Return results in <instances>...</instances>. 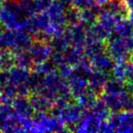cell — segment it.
Instances as JSON below:
<instances>
[{
	"mask_svg": "<svg viewBox=\"0 0 133 133\" xmlns=\"http://www.w3.org/2000/svg\"><path fill=\"white\" fill-rule=\"evenodd\" d=\"M79 15H80V11L78 8H69L66 12V23H69L70 26H74L76 24H78V22H80Z\"/></svg>",
	"mask_w": 133,
	"mask_h": 133,
	"instance_id": "obj_8",
	"label": "cell"
},
{
	"mask_svg": "<svg viewBox=\"0 0 133 133\" xmlns=\"http://www.w3.org/2000/svg\"><path fill=\"white\" fill-rule=\"evenodd\" d=\"M24 14L17 2L6 1L0 5V23L8 29H18L22 24Z\"/></svg>",
	"mask_w": 133,
	"mask_h": 133,
	"instance_id": "obj_1",
	"label": "cell"
},
{
	"mask_svg": "<svg viewBox=\"0 0 133 133\" xmlns=\"http://www.w3.org/2000/svg\"><path fill=\"white\" fill-rule=\"evenodd\" d=\"M114 30L117 36L122 37H128L133 35V25L129 22V20H119L114 26Z\"/></svg>",
	"mask_w": 133,
	"mask_h": 133,
	"instance_id": "obj_5",
	"label": "cell"
},
{
	"mask_svg": "<svg viewBox=\"0 0 133 133\" xmlns=\"http://www.w3.org/2000/svg\"><path fill=\"white\" fill-rule=\"evenodd\" d=\"M1 101H2V98H1V96H0V103H1Z\"/></svg>",
	"mask_w": 133,
	"mask_h": 133,
	"instance_id": "obj_13",
	"label": "cell"
},
{
	"mask_svg": "<svg viewBox=\"0 0 133 133\" xmlns=\"http://www.w3.org/2000/svg\"><path fill=\"white\" fill-rule=\"evenodd\" d=\"M128 16H129V22H130L131 24L133 25V10H130V12H129V13L128 14Z\"/></svg>",
	"mask_w": 133,
	"mask_h": 133,
	"instance_id": "obj_11",
	"label": "cell"
},
{
	"mask_svg": "<svg viewBox=\"0 0 133 133\" xmlns=\"http://www.w3.org/2000/svg\"><path fill=\"white\" fill-rule=\"evenodd\" d=\"M125 5L127 6L129 10H133V0H125L124 1Z\"/></svg>",
	"mask_w": 133,
	"mask_h": 133,
	"instance_id": "obj_10",
	"label": "cell"
},
{
	"mask_svg": "<svg viewBox=\"0 0 133 133\" xmlns=\"http://www.w3.org/2000/svg\"><path fill=\"white\" fill-rule=\"evenodd\" d=\"M90 64L95 70L101 71L104 73L112 69L114 66L112 57L109 56V54L106 55L103 52L92 57V61L90 62Z\"/></svg>",
	"mask_w": 133,
	"mask_h": 133,
	"instance_id": "obj_4",
	"label": "cell"
},
{
	"mask_svg": "<svg viewBox=\"0 0 133 133\" xmlns=\"http://www.w3.org/2000/svg\"><path fill=\"white\" fill-rule=\"evenodd\" d=\"M12 108L13 110L22 120H26L31 118L34 114V109L30 103L29 99L26 96L17 95L12 100Z\"/></svg>",
	"mask_w": 133,
	"mask_h": 133,
	"instance_id": "obj_3",
	"label": "cell"
},
{
	"mask_svg": "<svg viewBox=\"0 0 133 133\" xmlns=\"http://www.w3.org/2000/svg\"><path fill=\"white\" fill-rule=\"evenodd\" d=\"M52 46L48 45L46 41L37 40V42L31 43L28 48L26 49L33 64L38 65L44 63L50 58L52 54Z\"/></svg>",
	"mask_w": 133,
	"mask_h": 133,
	"instance_id": "obj_2",
	"label": "cell"
},
{
	"mask_svg": "<svg viewBox=\"0 0 133 133\" xmlns=\"http://www.w3.org/2000/svg\"><path fill=\"white\" fill-rule=\"evenodd\" d=\"M72 4L74 5V8H78V10L94 8V6L97 5L96 0H73Z\"/></svg>",
	"mask_w": 133,
	"mask_h": 133,
	"instance_id": "obj_9",
	"label": "cell"
},
{
	"mask_svg": "<svg viewBox=\"0 0 133 133\" xmlns=\"http://www.w3.org/2000/svg\"><path fill=\"white\" fill-rule=\"evenodd\" d=\"M0 130H1V129H0Z\"/></svg>",
	"mask_w": 133,
	"mask_h": 133,
	"instance_id": "obj_14",
	"label": "cell"
},
{
	"mask_svg": "<svg viewBox=\"0 0 133 133\" xmlns=\"http://www.w3.org/2000/svg\"><path fill=\"white\" fill-rule=\"evenodd\" d=\"M6 1H8V0H0V4H1V3L6 2Z\"/></svg>",
	"mask_w": 133,
	"mask_h": 133,
	"instance_id": "obj_12",
	"label": "cell"
},
{
	"mask_svg": "<svg viewBox=\"0 0 133 133\" xmlns=\"http://www.w3.org/2000/svg\"><path fill=\"white\" fill-rule=\"evenodd\" d=\"M128 65L125 62H118L116 66H113V73L117 79L120 81H125L127 78V72H128Z\"/></svg>",
	"mask_w": 133,
	"mask_h": 133,
	"instance_id": "obj_7",
	"label": "cell"
},
{
	"mask_svg": "<svg viewBox=\"0 0 133 133\" xmlns=\"http://www.w3.org/2000/svg\"><path fill=\"white\" fill-rule=\"evenodd\" d=\"M98 13L94 11L93 8H87V9H83L80 11L79 18L80 22L84 23L86 25H92L98 20Z\"/></svg>",
	"mask_w": 133,
	"mask_h": 133,
	"instance_id": "obj_6",
	"label": "cell"
}]
</instances>
